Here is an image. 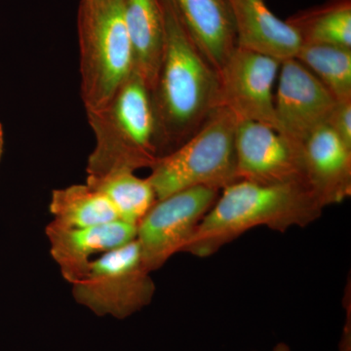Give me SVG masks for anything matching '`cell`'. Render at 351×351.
Returning <instances> with one entry per match:
<instances>
[{"instance_id":"cell-1","label":"cell","mask_w":351,"mask_h":351,"mask_svg":"<svg viewBox=\"0 0 351 351\" xmlns=\"http://www.w3.org/2000/svg\"><path fill=\"white\" fill-rule=\"evenodd\" d=\"M165 43L152 97L158 157L184 144L219 108L218 71L201 52L171 0H162Z\"/></svg>"},{"instance_id":"cell-2","label":"cell","mask_w":351,"mask_h":351,"mask_svg":"<svg viewBox=\"0 0 351 351\" xmlns=\"http://www.w3.org/2000/svg\"><path fill=\"white\" fill-rule=\"evenodd\" d=\"M323 210L304 182L237 181L221 191L182 252L208 258L258 226L279 232L295 226L306 228L320 218Z\"/></svg>"},{"instance_id":"cell-3","label":"cell","mask_w":351,"mask_h":351,"mask_svg":"<svg viewBox=\"0 0 351 351\" xmlns=\"http://www.w3.org/2000/svg\"><path fill=\"white\" fill-rule=\"evenodd\" d=\"M86 113L95 137L86 179L136 172L156 162L158 141L152 92L135 73L103 108Z\"/></svg>"},{"instance_id":"cell-4","label":"cell","mask_w":351,"mask_h":351,"mask_svg":"<svg viewBox=\"0 0 351 351\" xmlns=\"http://www.w3.org/2000/svg\"><path fill=\"white\" fill-rule=\"evenodd\" d=\"M80 95L86 112L103 108L133 71L123 0H80Z\"/></svg>"},{"instance_id":"cell-5","label":"cell","mask_w":351,"mask_h":351,"mask_svg":"<svg viewBox=\"0 0 351 351\" xmlns=\"http://www.w3.org/2000/svg\"><path fill=\"white\" fill-rule=\"evenodd\" d=\"M239 120L219 107L189 140L156 159L147 177L157 200L184 189L223 191L239 181L235 132Z\"/></svg>"},{"instance_id":"cell-6","label":"cell","mask_w":351,"mask_h":351,"mask_svg":"<svg viewBox=\"0 0 351 351\" xmlns=\"http://www.w3.org/2000/svg\"><path fill=\"white\" fill-rule=\"evenodd\" d=\"M151 274L135 239L97 258L87 276L73 284V295L96 315L125 319L151 304L156 293Z\"/></svg>"},{"instance_id":"cell-7","label":"cell","mask_w":351,"mask_h":351,"mask_svg":"<svg viewBox=\"0 0 351 351\" xmlns=\"http://www.w3.org/2000/svg\"><path fill=\"white\" fill-rule=\"evenodd\" d=\"M219 193L217 189L193 188L156 201L138 221L136 235L143 263L149 271L161 269L184 251Z\"/></svg>"},{"instance_id":"cell-8","label":"cell","mask_w":351,"mask_h":351,"mask_svg":"<svg viewBox=\"0 0 351 351\" xmlns=\"http://www.w3.org/2000/svg\"><path fill=\"white\" fill-rule=\"evenodd\" d=\"M281 62L237 47L218 71L219 107L241 121L260 122L279 129L274 108V86Z\"/></svg>"},{"instance_id":"cell-9","label":"cell","mask_w":351,"mask_h":351,"mask_svg":"<svg viewBox=\"0 0 351 351\" xmlns=\"http://www.w3.org/2000/svg\"><path fill=\"white\" fill-rule=\"evenodd\" d=\"M235 156L239 181L260 184H306L302 147L267 124L239 122Z\"/></svg>"},{"instance_id":"cell-10","label":"cell","mask_w":351,"mask_h":351,"mask_svg":"<svg viewBox=\"0 0 351 351\" xmlns=\"http://www.w3.org/2000/svg\"><path fill=\"white\" fill-rule=\"evenodd\" d=\"M337 101L322 82L295 58L281 62L274 108L279 129L302 147L314 131L326 126Z\"/></svg>"},{"instance_id":"cell-11","label":"cell","mask_w":351,"mask_h":351,"mask_svg":"<svg viewBox=\"0 0 351 351\" xmlns=\"http://www.w3.org/2000/svg\"><path fill=\"white\" fill-rule=\"evenodd\" d=\"M51 257L66 282H80L92 263L108 252L136 239L137 226L117 219L86 228H68L51 221L46 226Z\"/></svg>"},{"instance_id":"cell-12","label":"cell","mask_w":351,"mask_h":351,"mask_svg":"<svg viewBox=\"0 0 351 351\" xmlns=\"http://www.w3.org/2000/svg\"><path fill=\"white\" fill-rule=\"evenodd\" d=\"M307 186L323 207L351 195V147L329 128L314 131L302 144Z\"/></svg>"},{"instance_id":"cell-13","label":"cell","mask_w":351,"mask_h":351,"mask_svg":"<svg viewBox=\"0 0 351 351\" xmlns=\"http://www.w3.org/2000/svg\"><path fill=\"white\" fill-rule=\"evenodd\" d=\"M237 46L282 62L297 57L302 41L287 21L277 18L265 0H226Z\"/></svg>"},{"instance_id":"cell-14","label":"cell","mask_w":351,"mask_h":351,"mask_svg":"<svg viewBox=\"0 0 351 351\" xmlns=\"http://www.w3.org/2000/svg\"><path fill=\"white\" fill-rule=\"evenodd\" d=\"M171 1L196 45L218 71L237 47L234 25L226 0Z\"/></svg>"},{"instance_id":"cell-15","label":"cell","mask_w":351,"mask_h":351,"mask_svg":"<svg viewBox=\"0 0 351 351\" xmlns=\"http://www.w3.org/2000/svg\"><path fill=\"white\" fill-rule=\"evenodd\" d=\"M123 7L133 55V73L152 92L165 43L162 0H123Z\"/></svg>"},{"instance_id":"cell-16","label":"cell","mask_w":351,"mask_h":351,"mask_svg":"<svg viewBox=\"0 0 351 351\" xmlns=\"http://www.w3.org/2000/svg\"><path fill=\"white\" fill-rule=\"evenodd\" d=\"M49 210L52 221L68 228H86L120 219L108 198L87 184L54 189Z\"/></svg>"},{"instance_id":"cell-17","label":"cell","mask_w":351,"mask_h":351,"mask_svg":"<svg viewBox=\"0 0 351 351\" xmlns=\"http://www.w3.org/2000/svg\"><path fill=\"white\" fill-rule=\"evenodd\" d=\"M302 44H323L351 49V0H332L300 11L287 20Z\"/></svg>"},{"instance_id":"cell-18","label":"cell","mask_w":351,"mask_h":351,"mask_svg":"<svg viewBox=\"0 0 351 351\" xmlns=\"http://www.w3.org/2000/svg\"><path fill=\"white\" fill-rule=\"evenodd\" d=\"M88 186L103 193L112 203L119 219L137 226L157 200L147 178L135 172H115L97 179H86Z\"/></svg>"},{"instance_id":"cell-19","label":"cell","mask_w":351,"mask_h":351,"mask_svg":"<svg viewBox=\"0 0 351 351\" xmlns=\"http://www.w3.org/2000/svg\"><path fill=\"white\" fill-rule=\"evenodd\" d=\"M295 59L322 82L337 101H351V49L302 44Z\"/></svg>"},{"instance_id":"cell-20","label":"cell","mask_w":351,"mask_h":351,"mask_svg":"<svg viewBox=\"0 0 351 351\" xmlns=\"http://www.w3.org/2000/svg\"><path fill=\"white\" fill-rule=\"evenodd\" d=\"M326 126L348 147H351V101L337 103Z\"/></svg>"},{"instance_id":"cell-21","label":"cell","mask_w":351,"mask_h":351,"mask_svg":"<svg viewBox=\"0 0 351 351\" xmlns=\"http://www.w3.org/2000/svg\"><path fill=\"white\" fill-rule=\"evenodd\" d=\"M4 152V130L3 126L0 123V162H1L2 156Z\"/></svg>"},{"instance_id":"cell-22","label":"cell","mask_w":351,"mask_h":351,"mask_svg":"<svg viewBox=\"0 0 351 351\" xmlns=\"http://www.w3.org/2000/svg\"><path fill=\"white\" fill-rule=\"evenodd\" d=\"M272 351H291V348H289L287 343H279L274 346V350Z\"/></svg>"}]
</instances>
